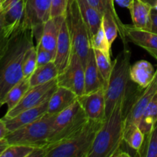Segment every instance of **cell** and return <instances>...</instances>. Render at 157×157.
Returning <instances> with one entry per match:
<instances>
[{"label": "cell", "mask_w": 157, "mask_h": 157, "mask_svg": "<svg viewBox=\"0 0 157 157\" xmlns=\"http://www.w3.org/2000/svg\"><path fill=\"white\" fill-rule=\"evenodd\" d=\"M32 29L20 31L11 38L9 48L0 59V108L8 92L24 78L23 61L28 49L34 45Z\"/></svg>", "instance_id": "1"}, {"label": "cell", "mask_w": 157, "mask_h": 157, "mask_svg": "<svg viewBox=\"0 0 157 157\" xmlns=\"http://www.w3.org/2000/svg\"><path fill=\"white\" fill-rule=\"evenodd\" d=\"M126 98L118 101L110 116L103 122L87 157H112L124 142Z\"/></svg>", "instance_id": "2"}, {"label": "cell", "mask_w": 157, "mask_h": 157, "mask_svg": "<svg viewBox=\"0 0 157 157\" xmlns=\"http://www.w3.org/2000/svg\"><path fill=\"white\" fill-rule=\"evenodd\" d=\"M103 122L89 120L67 139L43 147L44 157H87Z\"/></svg>", "instance_id": "3"}, {"label": "cell", "mask_w": 157, "mask_h": 157, "mask_svg": "<svg viewBox=\"0 0 157 157\" xmlns=\"http://www.w3.org/2000/svg\"><path fill=\"white\" fill-rule=\"evenodd\" d=\"M130 58L131 52L127 45H124V50L113 61V69L105 87L106 118L110 116L118 101L128 93Z\"/></svg>", "instance_id": "4"}, {"label": "cell", "mask_w": 157, "mask_h": 157, "mask_svg": "<svg viewBox=\"0 0 157 157\" xmlns=\"http://www.w3.org/2000/svg\"><path fill=\"white\" fill-rule=\"evenodd\" d=\"M55 115L45 113L34 122L9 132L6 139L9 145L21 144L35 148L46 147Z\"/></svg>", "instance_id": "5"}, {"label": "cell", "mask_w": 157, "mask_h": 157, "mask_svg": "<svg viewBox=\"0 0 157 157\" xmlns=\"http://www.w3.org/2000/svg\"><path fill=\"white\" fill-rule=\"evenodd\" d=\"M88 121L78 99L70 107L55 115L47 146L67 139L84 127Z\"/></svg>", "instance_id": "6"}, {"label": "cell", "mask_w": 157, "mask_h": 157, "mask_svg": "<svg viewBox=\"0 0 157 157\" xmlns=\"http://www.w3.org/2000/svg\"><path fill=\"white\" fill-rule=\"evenodd\" d=\"M64 18L70 32L73 51L79 56L84 65L91 46L89 32L77 0H67Z\"/></svg>", "instance_id": "7"}, {"label": "cell", "mask_w": 157, "mask_h": 157, "mask_svg": "<svg viewBox=\"0 0 157 157\" xmlns=\"http://www.w3.org/2000/svg\"><path fill=\"white\" fill-rule=\"evenodd\" d=\"M58 86L57 78H55L44 84L31 87L29 90L25 94L18 104L12 110L6 112L3 118L9 119V118L14 117L27 109L40 105L51 98Z\"/></svg>", "instance_id": "8"}, {"label": "cell", "mask_w": 157, "mask_h": 157, "mask_svg": "<svg viewBox=\"0 0 157 157\" xmlns=\"http://www.w3.org/2000/svg\"><path fill=\"white\" fill-rule=\"evenodd\" d=\"M4 25L10 38L23 29H29L27 22L25 0H1Z\"/></svg>", "instance_id": "9"}, {"label": "cell", "mask_w": 157, "mask_h": 157, "mask_svg": "<svg viewBox=\"0 0 157 157\" xmlns=\"http://www.w3.org/2000/svg\"><path fill=\"white\" fill-rule=\"evenodd\" d=\"M57 81L58 86L72 90L78 97L85 94L84 65L74 51L68 66L64 72L58 75Z\"/></svg>", "instance_id": "10"}, {"label": "cell", "mask_w": 157, "mask_h": 157, "mask_svg": "<svg viewBox=\"0 0 157 157\" xmlns=\"http://www.w3.org/2000/svg\"><path fill=\"white\" fill-rule=\"evenodd\" d=\"M25 4L28 26L37 42L41 36L43 25L51 18L52 0H25Z\"/></svg>", "instance_id": "11"}, {"label": "cell", "mask_w": 157, "mask_h": 157, "mask_svg": "<svg viewBox=\"0 0 157 157\" xmlns=\"http://www.w3.org/2000/svg\"><path fill=\"white\" fill-rule=\"evenodd\" d=\"M86 115L89 120L104 121L106 119L105 88L78 97Z\"/></svg>", "instance_id": "12"}, {"label": "cell", "mask_w": 157, "mask_h": 157, "mask_svg": "<svg viewBox=\"0 0 157 157\" xmlns=\"http://www.w3.org/2000/svg\"><path fill=\"white\" fill-rule=\"evenodd\" d=\"M156 93L157 86L153 82L147 88L143 89L140 93L137 94L125 113V127L133 124L139 125L144 110Z\"/></svg>", "instance_id": "13"}, {"label": "cell", "mask_w": 157, "mask_h": 157, "mask_svg": "<svg viewBox=\"0 0 157 157\" xmlns=\"http://www.w3.org/2000/svg\"><path fill=\"white\" fill-rule=\"evenodd\" d=\"M72 53H73V46H72L71 38L64 18L58 35L55 60H54V62L58 68L59 74L64 72L67 67L70 63Z\"/></svg>", "instance_id": "14"}, {"label": "cell", "mask_w": 157, "mask_h": 157, "mask_svg": "<svg viewBox=\"0 0 157 157\" xmlns=\"http://www.w3.org/2000/svg\"><path fill=\"white\" fill-rule=\"evenodd\" d=\"M124 34L127 39L147 51L157 61V34L138 29L133 25H124Z\"/></svg>", "instance_id": "15"}, {"label": "cell", "mask_w": 157, "mask_h": 157, "mask_svg": "<svg viewBox=\"0 0 157 157\" xmlns=\"http://www.w3.org/2000/svg\"><path fill=\"white\" fill-rule=\"evenodd\" d=\"M48 101L49 99L43 102L40 105L21 112L14 117L9 118V119L3 118L6 121V127L9 132L14 131L23 126L31 124L47 113L48 109Z\"/></svg>", "instance_id": "16"}, {"label": "cell", "mask_w": 157, "mask_h": 157, "mask_svg": "<svg viewBox=\"0 0 157 157\" xmlns=\"http://www.w3.org/2000/svg\"><path fill=\"white\" fill-rule=\"evenodd\" d=\"M85 94H90L101 88H105V83L98 70L94 49L90 48L84 64Z\"/></svg>", "instance_id": "17"}, {"label": "cell", "mask_w": 157, "mask_h": 157, "mask_svg": "<svg viewBox=\"0 0 157 157\" xmlns=\"http://www.w3.org/2000/svg\"><path fill=\"white\" fill-rule=\"evenodd\" d=\"M64 19V16L52 17L49 18L43 25L41 36L37 41V43H39L43 48L52 52L55 56L58 35Z\"/></svg>", "instance_id": "18"}, {"label": "cell", "mask_w": 157, "mask_h": 157, "mask_svg": "<svg viewBox=\"0 0 157 157\" xmlns=\"http://www.w3.org/2000/svg\"><path fill=\"white\" fill-rule=\"evenodd\" d=\"M155 72L156 71L151 63L146 60H140L130 66V80L139 87L145 89L153 83Z\"/></svg>", "instance_id": "19"}, {"label": "cell", "mask_w": 157, "mask_h": 157, "mask_svg": "<svg viewBox=\"0 0 157 157\" xmlns=\"http://www.w3.org/2000/svg\"><path fill=\"white\" fill-rule=\"evenodd\" d=\"M78 99V97L72 90L58 86L55 91L49 98L48 113L58 114L70 107Z\"/></svg>", "instance_id": "20"}, {"label": "cell", "mask_w": 157, "mask_h": 157, "mask_svg": "<svg viewBox=\"0 0 157 157\" xmlns=\"http://www.w3.org/2000/svg\"><path fill=\"white\" fill-rule=\"evenodd\" d=\"M128 9L133 25L138 29L150 31L152 7L140 0H133Z\"/></svg>", "instance_id": "21"}, {"label": "cell", "mask_w": 157, "mask_h": 157, "mask_svg": "<svg viewBox=\"0 0 157 157\" xmlns=\"http://www.w3.org/2000/svg\"><path fill=\"white\" fill-rule=\"evenodd\" d=\"M80 12L83 17L84 22L87 25L90 35V38L97 33L101 26L102 15L86 0H77Z\"/></svg>", "instance_id": "22"}, {"label": "cell", "mask_w": 157, "mask_h": 157, "mask_svg": "<svg viewBox=\"0 0 157 157\" xmlns=\"http://www.w3.org/2000/svg\"><path fill=\"white\" fill-rule=\"evenodd\" d=\"M59 75L58 68L54 61L38 66L35 71L29 78L31 87L44 84L57 78Z\"/></svg>", "instance_id": "23"}, {"label": "cell", "mask_w": 157, "mask_h": 157, "mask_svg": "<svg viewBox=\"0 0 157 157\" xmlns=\"http://www.w3.org/2000/svg\"><path fill=\"white\" fill-rule=\"evenodd\" d=\"M30 87L29 78H24L8 92L2 101L3 105L6 104L7 106V111L12 110L18 104Z\"/></svg>", "instance_id": "24"}, {"label": "cell", "mask_w": 157, "mask_h": 157, "mask_svg": "<svg viewBox=\"0 0 157 157\" xmlns=\"http://www.w3.org/2000/svg\"><path fill=\"white\" fill-rule=\"evenodd\" d=\"M157 121V93L154 95L150 102L147 105L141 117L138 127L143 133L149 134Z\"/></svg>", "instance_id": "25"}, {"label": "cell", "mask_w": 157, "mask_h": 157, "mask_svg": "<svg viewBox=\"0 0 157 157\" xmlns=\"http://www.w3.org/2000/svg\"><path fill=\"white\" fill-rule=\"evenodd\" d=\"M124 140L129 147L138 153L145 140V134L137 125H130L125 127Z\"/></svg>", "instance_id": "26"}, {"label": "cell", "mask_w": 157, "mask_h": 157, "mask_svg": "<svg viewBox=\"0 0 157 157\" xmlns=\"http://www.w3.org/2000/svg\"><path fill=\"white\" fill-rule=\"evenodd\" d=\"M94 49V48H93ZM98 70L104 79L105 83V87L110 78L112 69H113V62L111 61L110 56H107L105 53L97 49H94Z\"/></svg>", "instance_id": "27"}, {"label": "cell", "mask_w": 157, "mask_h": 157, "mask_svg": "<svg viewBox=\"0 0 157 157\" xmlns=\"http://www.w3.org/2000/svg\"><path fill=\"white\" fill-rule=\"evenodd\" d=\"M147 136V140L139 151V156L146 157H157V121L150 133Z\"/></svg>", "instance_id": "28"}, {"label": "cell", "mask_w": 157, "mask_h": 157, "mask_svg": "<svg viewBox=\"0 0 157 157\" xmlns=\"http://www.w3.org/2000/svg\"><path fill=\"white\" fill-rule=\"evenodd\" d=\"M90 46H91L92 48L101 51V52L105 53L107 56L110 57L111 45L109 43L107 36L104 33L102 25H101L99 30L97 32V33L94 34L90 38Z\"/></svg>", "instance_id": "29"}, {"label": "cell", "mask_w": 157, "mask_h": 157, "mask_svg": "<svg viewBox=\"0 0 157 157\" xmlns=\"http://www.w3.org/2000/svg\"><path fill=\"white\" fill-rule=\"evenodd\" d=\"M37 67L36 46L32 45L26 52L23 61V75L24 78H29Z\"/></svg>", "instance_id": "30"}, {"label": "cell", "mask_w": 157, "mask_h": 157, "mask_svg": "<svg viewBox=\"0 0 157 157\" xmlns=\"http://www.w3.org/2000/svg\"><path fill=\"white\" fill-rule=\"evenodd\" d=\"M35 147L21 144H11L7 147L2 157H29Z\"/></svg>", "instance_id": "31"}, {"label": "cell", "mask_w": 157, "mask_h": 157, "mask_svg": "<svg viewBox=\"0 0 157 157\" xmlns=\"http://www.w3.org/2000/svg\"><path fill=\"white\" fill-rule=\"evenodd\" d=\"M11 38L7 35L4 25V16L2 12L0 13V59L6 52L10 43Z\"/></svg>", "instance_id": "32"}, {"label": "cell", "mask_w": 157, "mask_h": 157, "mask_svg": "<svg viewBox=\"0 0 157 157\" xmlns=\"http://www.w3.org/2000/svg\"><path fill=\"white\" fill-rule=\"evenodd\" d=\"M37 67L48 64L55 60V55L50 51L43 48L39 43H36Z\"/></svg>", "instance_id": "33"}, {"label": "cell", "mask_w": 157, "mask_h": 157, "mask_svg": "<svg viewBox=\"0 0 157 157\" xmlns=\"http://www.w3.org/2000/svg\"><path fill=\"white\" fill-rule=\"evenodd\" d=\"M67 6V0H52L51 18L64 16Z\"/></svg>", "instance_id": "34"}, {"label": "cell", "mask_w": 157, "mask_h": 157, "mask_svg": "<svg viewBox=\"0 0 157 157\" xmlns=\"http://www.w3.org/2000/svg\"><path fill=\"white\" fill-rule=\"evenodd\" d=\"M90 6L94 7L101 15L104 13L107 9H113L114 0H86Z\"/></svg>", "instance_id": "35"}, {"label": "cell", "mask_w": 157, "mask_h": 157, "mask_svg": "<svg viewBox=\"0 0 157 157\" xmlns=\"http://www.w3.org/2000/svg\"><path fill=\"white\" fill-rule=\"evenodd\" d=\"M150 32L157 34V10L152 9L151 11V27Z\"/></svg>", "instance_id": "36"}, {"label": "cell", "mask_w": 157, "mask_h": 157, "mask_svg": "<svg viewBox=\"0 0 157 157\" xmlns=\"http://www.w3.org/2000/svg\"><path fill=\"white\" fill-rule=\"evenodd\" d=\"M9 130L6 127V121L3 118L0 119V140L5 139L8 134H9Z\"/></svg>", "instance_id": "37"}, {"label": "cell", "mask_w": 157, "mask_h": 157, "mask_svg": "<svg viewBox=\"0 0 157 157\" xmlns=\"http://www.w3.org/2000/svg\"><path fill=\"white\" fill-rule=\"evenodd\" d=\"M9 146V144L8 143L7 140L5 138L0 140V157H2V155L4 153L5 150L7 149V147Z\"/></svg>", "instance_id": "38"}, {"label": "cell", "mask_w": 157, "mask_h": 157, "mask_svg": "<svg viewBox=\"0 0 157 157\" xmlns=\"http://www.w3.org/2000/svg\"><path fill=\"white\" fill-rule=\"evenodd\" d=\"M120 6H122V7L127 8L128 9L129 6H130V4L132 3V2L133 0H114Z\"/></svg>", "instance_id": "39"}, {"label": "cell", "mask_w": 157, "mask_h": 157, "mask_svg": "<svg viewBox=\"0 0 157 157\" xmlns=\"http://www.w3.org/2000/svg\"><path fill=\"white\" fill-rule=\"evenodd\" d=\"M140 1L148 4L149 6H151L152 9L157 10V0H140Z\"/></svg>", "instance_id": "40"}, {"label": "cell", "mask_w": 157, "mask_h": 157, "mask_svg": "<svg viewBox=\"0 0 157 157\" xmlns=\"http://www.w3.org/2000/svg\"><path fill=\"white\" fill-rule=\"evenodd\" d=\"M153 83L157 86V68L156 70V72H155V76H154V79H153Z\"/></svg>", "instance_id": "41"}, {"label": "cell", "mask_w": 157, "mask_h": 157, "mask_svg": "<svg viewBox=\"0 0 157 157\" xmlns=\"http://www.w3.org/2000/svg\"><path fill=\"white\" fill-rule=\"evenodd\" d=\"M2 12V1L0 0V13Z\"/></svg>", "instance_id": "42"}]
</instances>
